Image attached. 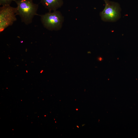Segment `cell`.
Here are the masks:
<instances>
[{"instance_id":"7","label":"cell","mask_w":138,"mask_h":138,"mask_svg":"<svg viewBox=\"0 0 138 138\" xmlns=\"http://www.w3.org/2000/svg\"><path fill=\"white\" fill-rule=\"evenodd\" d=\"M98 59L100 61H101L102 60V58H101V57H100Z\"/></svg>"},{"instance_id":"6","label":"cell","mask_w":138,"mask_h":138,"mask_svg":"<svg viewBox=\"0 0 138 138\" xmlns=\"http://www.w3.org/2000/svg\"><path fill=\"white\" fill-rule=\"evenodd\" d=\"M14 0H0V5H10L13 1Z\"/></svg>"},{"instance_id":"1","label":"cell","mask_w":138,"mask_h":138,"mask_svg":"<svg viewBox=\"0 0 138 138\" xmlns=\"http://www.w3.org/2000/svg\"><path fill=\"white\" fill-rule=\"evenodd\" d=\"M17 5L16 14L20 18L21 21L26 25L31 23L33 18L38 15L37 12L39 5L32 0H14Z\"/></svg>"},{"instance_id":"4","label":"cell","mask_w":138,"mask_h":138,"mask_svg":"<svg viewBox=\"0 0 138 138\" xmlns=\"http://www.w3.org/2000/svg\"><path fill=\"white\" fill-rule=\"evenodd\" d=\"M105 6L100 13L101 19L105 21L115 22L120 17L121 8L119 4L109 0H103Z\"/></svg>"},{"instance_id":"3","label":"cell","mask_w":138,"mask_h":138,"mask_svg":"<svg viewBox=\"0 0 138 138\" xmlns=\"http://www.w3.org/2000/svg\"><path fill=\"white\" fill-rule=\"evenodd\" d=\"M16 8L10 5L2 6L0 7V32L12 26L17 20Z\"/></svg>"},{"instance_id":"5","label":"cell","mask_w":138,"mask_h":138,"mask_svg":"<svg viewBox=\"0 0 138 138\" xmlns=\"http://www.w3.org/2000/svg\"><path fill=\"white\" fill-rule=\"evenodd\" d=\"M40 2L49 12L56 11L61 7L63 3L62 0H40Z\"/></svg>"},{"instance_id":"8","label":"cell","mask_w":138,"mask_h":138,"mask_svg":"<svg viewBox=\"0 0 138 138\" xmlns=\"http://www.w3.org/2000/svg\"><path fill=\"white\" fill-rule=\"evenodd\" d=\"M76 110H78V109H76Z\"/></svg>"},{"instance_id":"2","label":"cell","mask_w":138,"mask_h":138,"mask_svg":"<svg viewBox=\"0 0 138 138\" xmlns=\"http://www.w3.org/2000/svg\"><path fill=\"white\" fill-rule=\"evenodd\" d=\"M39 15L43 26L48 30L57 31L61 28L63 19L59 12L56 10L52 12H49Z\"/></svg>"}]
</instances>
